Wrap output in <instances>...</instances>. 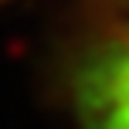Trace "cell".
<instances>
[{
  "mask_svg": "<svg viewBox=\"0 0 129 129\" xmlns=\"http://www.w3.org/2000/svg\"><path fill=\"white\" fill-rule=\"evenodd\" d=\"M75 99L85 129H129V34L88 58Z\"/></svg>",
  "mask_w": 129,
  "mask_h": 129,
  "instance_id": "6da1fadb",
  "label": "cell"
}]
</instances>
